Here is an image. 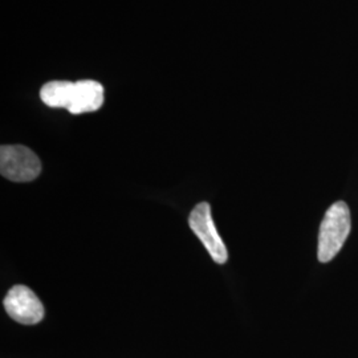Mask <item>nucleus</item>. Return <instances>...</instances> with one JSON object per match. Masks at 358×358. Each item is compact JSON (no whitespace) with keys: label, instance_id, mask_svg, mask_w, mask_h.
Masks as SVG:
<instances>
[{"label":"nucleus","instance_id":"39448f33","mask_svg":"<svg viewBox=\"0 0 358 358\" xmlns=\"http://www.w3.org/2000/svg\"><path fill=\"white\" fill-rule=\"evenodd\" d=\"M103 103V87L94 80H81L75 83L71 106L72 115H83L99 110Z\"/></svg>","mask_w":358,"mask_h":358},{"label":"nucleus","instance_id":"f03ea898","mask_svg":"<svg viewBox=\"0 0 358 358\" xmlns=\"http://www.w3.org/2000/svg\"><path fill=\"white\" fill-rule=\"evenodd\" d=\"M41 164L38 155L23 145H4L0 149V173L13 182H31L38 178Z\"/></svg>","mask_w":358,"mask_h":358},{"label":"nucleus","instance_id":"423d86ee","mask_svg":"<svg viewBox=\"0 0 358 358\" xmlns=\"http://www.w3.org/2000/svg\"><path fill=\"white\" fill-rule=\"evenodd\" d=\"M75 83L71 81H50L40 90V99L50 108L69 109Z\"/></svg>","mask_w":358,"mask_h":358},{"label":"nucleus","instance_id":"7ed1b4c3","mask_svg":"<svg viewBox=\"0 0 358 358\" xmlns=\"http://www.w3.org/2000/svg\"><path fill=\"white\" fill-rule=\"evenodd\" d=\"M189 226L203 243L213 260L217 264H224L229 259V252L226 244L217 234L211 215V207L207 202H202L192 208L189 217Z\"/></svg>","mask_w":358,"mask_h":358},{"label":"nucleus","instance_id":"f257e3e1","mask_svg":"<svg viewBox=\"0 0 358 358\" xmlns=\"http://www.w3.org/2000/svg\"><path fill=\"white\" fill-rule=\"evenodd\" d=\"M352 229L350 211L345 202L333 203L325 213L319 232L317 257L321 263H328L341 251Z\"/></svg>","mask_w":358,"mask_h":358},{"label":"nucleus","instance_id":"20e7f679","mask_svg":"<svg viewBox=\"0 0 358 358\" xmlns=\"http://www.w3.org/2000/svg\"><path fill=\"white\" fill-rule=\"evenodd\" d=\"M3 304L13 320L24 325H35L44 317V306L32 289L15 285L6 294Z\"/></svg>","mask_w":358,"mask_h":358}]
</instances>
